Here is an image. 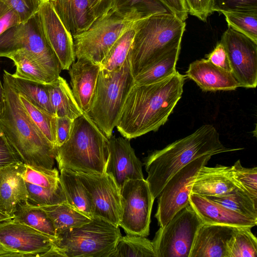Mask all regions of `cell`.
<instances>
[{
  "mask_svg": "<svg viewBox=\"0 0 257 257\" xmlns=\"http://www.w3.org/2000/svg\"><path fill=\"white\" fill-rule=\"evenodd\" d=\"M185 75L176 72L155 83L134 84L115 127L128 140L157 131L167 121L182 97Z\"/></svg>",
  "mask_w": 257,
  "mask_h": 257,
  "instance_id": "1",
  "label": "cell"
},
{
  "mask_svg": "<svg viewBox=\"0 0 257 257\" xmlns=\"http://www.w3.org/2000/svg\"><path fill=\"white\" fill-rule=\"evenodd\" d=\"M241 149L226 148L215 127L204 124L191 135L149 154L144 162L148 173L146 180L155 199L170 178L195 159L205 155L212 156Z\"/></svg>",
  "mask_w": 257,
  "mask_h": 257,
  "instance_id": "2",
  "label": "cell"
},
{
  "mask_svg": "<svg viewBox=\"0 0 257 257\" xmlns=\"http://www.w3.org/2000/svg\"><path fill=\"white\" fill-rule=\"evenodd\" d=\"M4 100L0 107V129L26 165L53 168L56 148L30 117L19 93L3 77Z\"/></svg>",
  "mask_w": 257,
  "mask_h": 257,
  "instance_id": "3",
  "label": "cell"
},
{
  "mask_svg": "<svg viewBox=\"0 0 257 257\" xmlns=\"http://www.w3.org/2000/svg\"><path fill=\"white\" fill-rule=\"evenodd\" d=\"M186 23L174 14L162 13L137 21L130 53L135 77L181 46Z\"/></svg>",
  "mask_w": 257,
  "mask_h": 257,
  "instance_id": "4",
  "label": "cell"
},
{
  "mask_svg": "<svg viewBox=\"0 0 257 257\" xmlns=\"http://www.w3.org/2000/svg\"><path fill=\"white\" fill-rule=\"evenodd\" d=\"M109 139L87 113L75 118L68 140L56 148L58 168L76 173L103 174Z\"/></svg>",
  "mask_w": 257,
  "mask_h": 257,
  "instance_id": "5",
  "label": "cell"
},
{
  "mask_svg": "<svg viewBox=\"0 0 257 257\" xmlns=\"http://www.w3.org/2000/svg\"><path fill=\"white\" fill-rule=\"evenodd\" d=\"M130 55L118 70L101 69L88 115L109 138L112 135L125 98L134 84Z\"/></svg>",
  "mask_w": 257,
  "mask_h": 257,
  "instance_id": "6",
  "label": "cell"
},
{
  "mask_svg": "<svg viewBox=\"0 0 257 257\" xmlns=\"http://www.w3.org/2000/svg\"><path fill=\"white\" fill-rule=\"evenodd\" d=\"M145 18L138 11L112 9L85 31L73 36L76 58L99 64L118 39L136 23Z\"/></svg>",
  "mask_w": 257,
  "mask_h": 257,
  "instance_id": "7",
  "label": "cell"
},
{
  "mask_svg": "<svg viewBox=\"0 0 257 257\" xmlns=\"http://www.w3.org/2000/svg\"><path fill=\"white\" fill-rule=\"evenodd\" d=\"M121 236L119 226L99 217L56 234L54 245L65 257H110Z\"/></svg>",
  "mask_w": 257,
  "mask_h": 257,
  "instance_id": "8",
  "label": "cell"
},
{
  "mask_svg": "<svg viewBox=\"0 0 257 257\" xmlns=\"http://www.w3.org/2000/svg\"><path fill=\"white\" fill-rule=\"evenodd\" d=\"M27 50L57 77L62 70L59 62L44 36L38 12L28 21L10 28L0 35V57L19 50Z\"/></svg>",
  "mask_w": 257,
  "mask_h": 257,
  "instance_id": "9",
  "label": "cell"
},
{
  "mask_svg": "<svg viewBox=\"0 0 257 257\" xmlns=\"http://www.w3.org/2000/svg\"><path fill=\"white\" fill-rule=\"evenodd\" d=\"M204 222L190 203L179 210L152 240L156 257H189L199 227Z\"/></svg>",
  "mask_w": 257,
  "mask_h": 257,
  "instance_id": "10",
  "label": "cell"
},
{
  "mask_svg": "<svg viewBox=\"0 0 257 257\" xmlns=\"http://www.w3.org/2000/svg\"><path fill=\"white\" fill-rule=\"evenodd\" d=\"M154 200L146 179L126 181L120 188L119 226L126 233L148 236Z\"/></svg>",
  "mask_w": 257,
  "mask_h": 257,
  "instance_id": "11",
  "label": "cell"
},
{
  "mask_svg": "<svg viewBox=\"0 0 257 257\" xmlns=\"http://www.w3.org/2000/svg\"><path fill=\"white\" fill-rule=\"evenodd\" d=\"M212 156L203 155L175 173L166 183L158 196L155 217L160 227L164 226L179 210L190 204L192 188L200 168Z\"/></svg>",
  "mask_w": 257,
  "mask_h": 257,
  "instance_id": "12",
  "label": "cell"
},
{
  "mask_svg": "<svg viewBox=\"0 0 257 257\" xmlns=\"http://www.w3.org/2000/svg\"><path fill=\"white\" fill-rule=\"evenodd\" d=\"M220 42L228 58L231 73L240 87L255 88L257 85V42L228 27Z\"/></svg>",
  "mask_w": 257,
  "mask_h": 257,
  "instance_id": "13",
  "label": "cell"
},
{
  "mask_svg": "<svg viewBox=\"0 0 257 257\" xmlns=\"http://www.w3.org/2000/svg\"><path fill=\"white\" fill-rule=\"evenodd\" d=\"M76 173L89 195L92 218L99 217L119 226L120 189L112 177L105 173Z\"/></svg>",
  "mask_w": 257,
  "mask_h": 257,
  "instance_id": "14",
  "label": "cell"
},
{
  "mask_svg": "<svg viewBox=\"0 0 257 257\" xmlns=\"http://www.w3.org/2000/svg\"><path fill=\"white\" fill-rule=\"evenodd\" d=\"M56 237L13 219L0 225V241L22 257H40L51 248Z\"/></svg>",
  "mask_w": 257,
  "mask_h": 257,
  "instance_id": "15",
  "label": "cell"
},
{
  "mask_svg": "<svg viewBox=\"0 0 257 257\" xmlns=\"http://www.w3.org/2000/svg\"><path fill=\"white\" fill-rule=\"evenodd\" d=\"M38 14L46 41L61 69L68 70L76 59L72 35L55 12L51 1H43Z\"/></svg>",
  "mask_w": 257,
  "mask_h": 257,
  "instance_id": "16",
  "label": "cell"
},
{
  "mask_svg": "<svg viewBox=\"0 0 257 257\" xmlns=\"http://www.w3.org/2000/svg\"><path fill=\"white\" fill-rule=\"evenodd\" d=\"M108 139V157L104 173L112 177L120 189L128 180L144 179L143 164L132 147L130 140L113 135Z\"/></svg>",
  "mask_w": 257,
  "mask_h": 257,
  "instance_id": "17",
  "label": "cell"
},
{
  "mask_svg": "<svg viewBox=\"0 0 257 257\" xmlns=\"http://www.w3.org/2000/svg\"><path fill=\"white\" fill-rule=\"evenodd\" d=\"M238 227L203 223L197 230L189 257H228L230 241Z\"/></svg>",
  "mask_w": 257,
  "mask_h": 257,
  "instance_id": "18",
  "label": "cell"
},
{
  "mask_svg": "<svg viewBox=\"0 0 257 257\" xmlns=\"http://www.w3.org/2000/svg\"><path fill=\"white\" fill-rule=\"evenodd\" d=\"M26 168V164L20 162L0 169V210L13 217L28 203Z\"/></svg>",
  "mask_w": 257,
  "mask_h": 257,
  "instance_id": "19",
  "label": "cell"
},
{
  "mask_svg": "<svg viewBox=\"0 0 257 257\" xmlns=\"http://www.w3.org/2000/svg\"><path fill=\"white\" fill-rule=\"evenodd\" d=\"M100 69V65L79 58L68 70L72 93L84 113L89 110Z\"/></svg>",
  "mask_w": 257,
  "mask_h": 257,
  "instance_id": "20",
  "label": "cell"
},
{
  "mask_svg": "<svg viewBox=\"0 0 257 257\" xmlns=\"http://www.w3.org/2000/svg\"><path fill=\"white\" fill-rule=\"evenodd\" d=\"M190 203L205 223L252 227L257 219L228 208L206 197L191 194Z\"/></svg>",
  "mask_w": 257,
  "mask_h": 257,
  "instance_id": "21",
  "label": "cell"
},
{
  "mask_svg": "<svg viewBox=\"0 0 257 257\" xmlns=\"http://www.w3.org/2000/svg\"><path fill=\"white\" fill-rule=\"evenodd\" d=\"M185 76L206 91L234 90L240 87L231 72L213 65L206 59L192 62Z\"/></svg>",
  "mask_w": 257,
  "mask_h": 257,
  "instance_id": "22",
  "label": "cell"
},
{
  "mask_svg": "<svg viewBox=\"0 0 257 257\" xmlns=\"http://www.w3.org/2000/svg\"><path fill=\"white\" fill-rule=\"evenodd\" d=\"M232 176L231 166L216 164L214 167L202 166L198 171L191 194L205 197L225 194L238 187Z\"/></svg>",
  "mask_w": 257,
  "mask_h": 257,
  "instance_id": "23",
  "label": "cell"
},
{
  "mask_svg": "<svg viewBox=\"0 0 257 257\" xmlns=\"http://www.w3.org/2000/svg\"><path fill=\"white\" fill-rule=\"evenodd\" d=\"M54 9L72 36L87 30L96 20L87 0H54Z\"/></svg>",
  "mask_w": 257,
  "mask_h": 257,
  "instance_id": "24",
  "label": "cell"
},
{
  "mask_svg": "<svg viewBox=\"0 0 257 257\" xmlns=\"http://www.w3.org/2000/svg\"><path fill=\"white\" fill-rule=\"evenodd\" d=\"M6 57L12 60L16 67L15 72L12 74L14 77L47 85L55 82L59 78L41 65L34 55L27 50H19Z\"/></svg>",
  "mask_w": 257,
  "mask_h": 257,
  "instance_id": "25",
  "label": "cell"
},
{
  "mask_svg": "<svg viewBox=\"0 0 257 257\" xmlns=\"http://www.w3.org/2000/svg\"><path fill=\"white\" fill-rule=\"evenodd\" d=\"M50 101L55 116L74 120L84 113L78 106L66 81L60 76L51 84L47 85Z\"/></svg>",
  "mask_w": 257,
  "mask_h": 257,
  "instance_id": "26",
  "label": "cell"
},
{
  "mask_svg": "<svg viewBox=\"0 0 257 257\" xmlns=\"http://www.w3.org/2000/svg\"><path fill=\"white\" fill-rule=\"evenodd\" d=\"M60 171V181L68 203L92 218L89 195L77 173L65 168Z\"/></svg>",
  "mask_w": 257,
  "mask_h": 257,
  "instance_id": "27",
  "label": "cell"
},
{
  "mask_svg": "<svg viewBox=\"0 0 257 257\" xmlns=\"http://www.w3.org/2000/svg\"><path fill=\"white\" fill-rule=\"evenodd\" d=\"M4 77L9 83L20 94L39 108L53 115L47 85L16 77L6 70Z\"/></svg>",
  "mask_w": 257,
  "mask_h": 257,
  "instance_id": "28",
  "label": "cell"
},
{
  "mask_svg": "<svg viewBox=\"0 0 257 257\" xmlns=\"http://www.w3.org/2000/svg\"><path fill=\"white\" fill-rule=\"evenodd\" d=\"M38 207L43 210L50 219L56 234L66 229L83 225L92 218L68 203Z\"/></svg>",
  "mask_w": 257,
  "mask_h": 257,
  "instance_id": "29",
  "label": "cell"
},
{
  "mask_svg": "<svg viewBox=\"0 0 257 257\" xmlns=\"http://www.w3.org/2000/svg\"><path fill=\"white\" fill-rule=\"evenodd\" d=\"M181 49L178 46L146 70L134 77V84H147L164 80L176 72V66Z\"/></svg>",
  "mask_w": 257,
  "mask_h": 257,
  "instance_id": "30",
  "label": "cell"
},
{
  "mask_svg": "<svg viewBox=\"0 0 257 257\" xmlns=\"http://www.w3.org/2000/svg\"><path fill=\"white\" fill-rule=\"evenodd\" d=\"M110 257H156L152 241L145 236L126 233L121 236Z\"/></svg>",
  "mask_w": 257,
  "mask_h": 257,
  "instance_id": "31",
  "label": "cell"
},
{
  "mask_svg": "<svg viewBox=\"0 0 257 257\" xmlns=\"http://www.w3.org/2000/svg\"><path fill=\"white\" fill-rule=\"evenodd\" d=\"M206 197L239 213L257 219V201L239 186L223 195Z\"/></svg>",
  "mask_w": 257,
  "mask_h": 257,
  "instance_id": "32",
  "label": "cell"
},
{
  "mask_svg": "<svg viewBox=\"0 0 257 257\" xmlns=\"http://www.w3.org/2000/svg\"><path fill=\"white\" fill-rule=\"evenodd\" d=\"M13 219L50 236H56L52 221L46 212L38 206L27 203L15 213Z\"/></svg>",
  "mask_w": 257,
  "mask_h": 257,
  "instance_id": "33",
  "label": "cell"
},
{
  "mask_svg": "<svg viewBox=\"0 0 257 257\" xmlns=\"http://www.w3.org/2000/svg\"><path fill=\"white\" fill-rule=\"evenodd\" d=\"M135 25L126 31L112 47L100 63L101 69L114 71L122 67L130 55L135 34Z\"/></svg>",
  "mask_w": 257,
  "mask_h": 257,
  "instance_id": "34",
  "label": "cell"
},
{
  "mask_svg": "<svg viewBox=\"0 0 257 257\" xmlns=\"http://www.w3.org/2000/svg\"><path fill=\"white\" fill-rule=\"evenodd\" d=\"M250 227H239L229 246L228 257H256L257 239Z\"/></svg>",
  "mask_w": 257,
  "mask_h": 257,
  "instance_id": "35",
  "label": "cell"
},
{
  "mask_svg": "<svg viewBox=\"0 0 257 257\" xmlns=\"http://www.w3.org/2000/svg\"><path fill=\"white\" fill-rule=\"evenodd\" d=\"M19 96L31 119L49 142L56 148V116L34 105L25 96L20 94Z\"/></svg>",
  "mask_w": 257,
  "mask_h": 257,
  "instance_id": "36",
  "label": "cell"
},
{
  "mask_svg": "<svg viewBox=\"0 0 257 257\" xmlns=\"http://www.w3.org/2000/svg\"><path fill=\"white\" fill-rule=\"evenodd\" d=\"M25 182L29 205L40 206L68 203L61 184L56 188L49 189Z\"/></svg>",
  "mask_w": 257,
  "mask_h": 257,
  "instance_id": "37",
  "label": "cell"
},
{
  "mask_svg": "<svg viewBox=\"0 0 257 257\" xmlns=\"http://www.w3.org/2000/svg\"><path fill=\"white\" fill-rule=\"evenodd\" d=\"M222 14L228 27L257 42V11L224 12Z\"/></svg>",
  "mask_w": 257,
  "mask_h": 257,
  "instance_id": "38",
  "label": "cell"
},
{
  "mask_svg": "<svg viewBox=\"0 0 257 257\" xmlns=\"http://www.w3.org/2000/svg\"><path fill=\"white\" fill-rule=\"evenodd\" d=\"M113 9L121 11L136 10L144 18L162 13L173 14L161 0H114Z\"/></svg>",
  "mask_w": 257,
  "mask_h": 257,
  "instance_id": "39",
  "label": "cell"
},
{
  "mask_svg": "<svg viewBox=\"0 0 257 257\" xmlns=\"http://www.w3.org/2000/svg\"><path fill=\"white\" fill-rule=\"evenodd\" d=\"M24 179L26 182L49 189L56 188L61 184L58 171L55 168L26 165Z\"/></svg>",
  "mask_w": 257,
  "mask_h": 257,
  "instance_id": "40",
  "label": "cell"
},
{
  "mask_svg": "<svg viewBox=\"0 0 257 257\" xmlns=\"http://www.w3.org/2000/svg\"><path fill=\"white\" fill-rule=\"evenodd\" d=\"M231 168L232 176L236 184L257 201V167L245 168L238 160Z\"/></svg>",
  "mask_w": 257,
  "mask_h": 257,
  "instance_id": "41",
  "label": "cell"
},
{
  "mask_svg": "<svg viewBox=\"0 0 257 257\" xmlns=\"http://www.w3.org/2000/svg\"><path fill=\"white\" fill-rule=\"evenodd\" d=\"M212 10L223 13L257 11V0H213Z\"/></svg>",
  "mask_w": 257,
  "mask_h": 257,
  "instance_id": "42",
  "label": "cell"
},
{
  "mask_svg": "<svg viewBox=\"0 0 257 257\" xmlns=\"http://www.w3.org/2000/svg\"><path fill=\"white\" fill-rule=\"evenodd\" d=\"M17 14L21 22L25 23L36 14L43 0H3Z\"/></svg>",
  "mask_w": 257,
  "mask_h": 257,
  "instance_id": "43",
  "label": "cell"
},
{
  "mask_svg": "<svg viewBox=\"0 0 257 257\" xmlns=\"http://www.w3.org/2000/svg\"><path fill=\"white\" fill-rule=\"evenodd\" d=\"M188 14L206 22L208 16L214 12L212 10L213 0H184Z\"/></svg>",
  "mask_w": 257,
  "mask_h": 257,
  "instance_id": "44",
  "label": "cell"
},
{
  "mask_svg": "<svg viewBox=\"0 0 257 257\" xmlns=\"http://www.w3.org/2000/svg\"><path fill=\"white\" fill-rule=\"evenodd\" d=\"M20 162V157L0 129V169Z\"/></svg>",
  "mask_w": 257,
  "mask_h": 257,
  "instance_id": "45",
  "label": "cell"
},
{
  "mask_svg": "<svg viewBox=\"0 0 257 257\" xmlns=\"http://www.w3.org/2000/svg\"><path fill=\"white\" fill-rule=\"evenodd\" d=\"M21 23L16 12L0 0V35L10 28Z\"/></svg>",
  "mask_w": 257,
  "mask_h": 257,
  "instance_id": "46",
  "label": "cell"
},
{
  "mask_svg": "<svg viewBox=\"0 0 257 257\" xmlns=\"http://www.w3.org/2000/svg\"><path fill=\"white\" fill-rule=\"evenodd\" d=\"M206 57V59L213 65L231 72L227 53L220 42L217 43L214 50L207 55Z\"/></svg>",
  "mask_w": 257,
  "mask_h": 257,
  "instance_id": "47",
  "label": "cell"
},
{
  "mask_svg": "<svg viewBox=\"0 0 257 257\" xmlns=\"http://www.w3.org/2000/svg\"><path fill=\"white\" fill-rule=\"evenodd\" d=\"M74 120L66 117H56V147L61 146L70 137Z\"/></svg>",
  "mask_w": 257,
  "mask_h": 257,
  "instance_id": "48",
  "label": "cell"
},
{
  "mask_svg": "<svg viewBox=\"0 0 257 257\" xmlns=\"http://www.w3.org/2000/svg\"><path fill=\"white\" fill-rule=\"evenodd\" d=\"M96 19L113 8L114 0H87Z\"/></svg>",
  "mask_w": 257,
  "mask_h": 257,
  "instance_id": "49",
  "label": "cell"
},
{
  "mask_svg": "<svg viewBox=\"0 0 257 257\" xmlns=\"http://www.w3.org/2000/svg\"><path fill=\"white\" fill-rule=\"evenodd\" d=\"M179 19L185 21L188 12L184 0H161Z\"/></svg>",
  "mask_w": 257,
  "mask_h": 257,
  "instance_id": "50",
  "label": "cell"
},
{
  "mask_svg": "<svg viewBox=\"0 0 257 257\" xmlns=\"http://www.w3.org/2000/svg\"><path fill=\"white\" fill-rule=\"evenodd\" d=\"M22 257V255L16 252H14L6 247L0 241V257Z\"/></svg>",
  "mask_w": 257,
  "mask_h": 257,
  "instance_id": "51",
  "label": "cell"
},
{
  "mask_svg": "<svg viewBox=\"0 0 257 257\" xmlns=\"http://www.w3.org/2000/svg\"><path fill=\"white\" fill-rule=\"evenodd\" d=\"M13 217L10 216L0 210V225L12 220Z\"/></svg>",
  "mask_w": 257,
  "mask_h": 257,
  "instance_id": "52",
  "label": "cell"
},
{
  "mask_svg": "<svg viewBox=\"0 0 257 257\" xmlns=\"http://www.w3.org/2000/svg\"><path fill=\"white\" fill-rule=\"evenodd\" d=\"M4 89L3 84H2L0 79V107L2 105L4 100Z\"/></svg>",
  "mask_w": 257,
  "mask_h": 257,
  "instance_id": "53",
  "label": "cell"
},
{
  "mask_svg": "<svg viewBox=\"0 0 257 257\" xmlns=\"http://www.w3.org/2000/svg\"><path fill=\"white\" fill-rule=\"evenodd\" d=\"M50 1H54V0H50Z\"/></svg>",
  "mask_w": 257,
  "mask_h": 257,
  "instance_id": "54",
  "label": "cell"
}]
</instances>
